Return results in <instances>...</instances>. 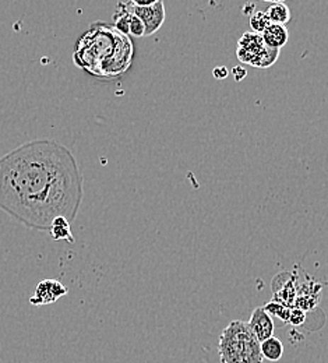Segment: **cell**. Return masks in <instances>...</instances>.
I'll return each instance as SVG.
<instances>
[{
  "label": "cell",
  "mask_w": 328,
  "mask_h": 363,
  "mask_svg": "<svg viewBox=\"0 0 328 363\" xmlns=\"http://www.w3.org/2000/svg\"><path fill=\"white\" fill-rule=\"evenodd\" d=\"M161 0H129V3L132 6H137V7H145V6H152L157 4Z\"/></svg>",
  "instance_id": "16"
},
{
  "label": "cell",
  "mask_w": 328,
  "mask_h": 363,
  "mask_svg": "<svg viewBox=\"0 0 328 363\" xmlns=\"http://www.w3.org/2000/svg\"><path fill=\"white\" fill-rule=\"evenodd\" d=\"M83 196L74 154L55 140H31L0 158V210L24 227L49 232L57 217L74 221Z\"/></svg>",
  "instance_id": "1"
},
{
  "label": "cell",
  "mask_w": 328,
  "mask_h": 363,
  "mask_svg": "<svg viewBox=\"0 0 328 363\" xmlns=\"http://www.w3.org/2000/svg\"><path fill=\"white\" fill-rule=\"evenodd\" d=\"M67 292V288L60 281L44 279L37 285L33 296L30 298V303L34 306L52 305L62 296H64Z\"/></svg>",
  "instance_id": "6"
},
{
  "label": "cell",
  "mask_w": 328,
  "mask_h": 363,
  "mask_svg": "<svg viewBox=\"0 0 328 363\" xmlns=\"http://www.w3.org/2000/svg\"><path fill=\"white\" fill-rule=\"evenodd\" d=\"M266 45L274 49H280L281 50L283 46L288 44L289 40V31L286 28V26L282 24H270L264 33L261 34Z\"/></svg>",
  "instance_id": "8"
},
{
  "label": "cell",
  "mask_w": 328,
  "mask_h": 363,
  "mask_svg": "<svg viewBox=\"0 0 328 363\" xmlns=\"http://www.w3.org/2000/svg\"><path fill=\"white\" fill-rule=\"evenodd\" d=\"M218 354L221 363H264L261 342L243 320H234L224 328Z\"/></svg>",
  "instance_id": "3"
},
{
  "label": "cell",
  "mask_w": 328,
  "mask_h": 363,
  "mask_svg": "<svg viewBox=\"0 0 328 363\" xmlns=\"http://www.w3.org/2000/svg\"><path fill=\"white\" fill-rule=\"evenodd\" d=\"M213 73H214V77L218 79V80H224V79H227V77L230 76V70H228V67H225V66L215 67Z\"/></svg>",
  "instance_id": "14"
},
{
  "label": "cell",
  "mask_w": 328,
  "mask_h": 363,
  "mask_svg": "<svg viewBox=\"0 0 328 363\" xmlns=\"http://www.w3.org/2000/svg\"><path fill=\"white\" fill-rule=\"evenodd\" d=\"M247 323L260 342H263L274 335L273 316L264 309V306L256 308Z\"/></svg>",
  "instance_id": "7"
},
{
  "label": "cell",
  "mask_w": 328,
  "mask_h": 363,
  "mask_svg": "<svg viewBox=\"0 0 328 363\" xmlns=\"http://www.w3.org/2000/svg\"><path fill=\"white\" fill-rule=\"evenodd\" d=\"M236 56L244 65L267 69L276 65L280 57V49L266 45L261 34L247 31L237 41Z\"/></svg>",
  "instance_id": "4"
},
{
  "label": "cell",
  "mask_w": 328,
  "mask_h": 363,
  "mask_svg": "<svg viewBox=\"0 0 328 363\" xmlns=\"http://www.w3.org/2000/svg\"><path fill=\"white\" fill-rule=\"evenodd\" d=\"M261 354L264 359H268L271 362H278L283 355V344L277 337H271L261 342Z\"/></svg>",
  "instance_id": "10"
},
{
  "label": "cell",
  "mask_w": 328,
  "mask_h": 363,
  "mask_svg": "<svg viewBox=\"0 0 328 363\" xmlns=\"http://www.w3.org/2000/svg\"><path fill=\"white\" fill-rule=\"evenodd\" d=\"M232 74H234L236 82H242L247 76V72L242 66H234L232 69Z\"/></svg>",
  "instance_id": "15"
},
{
  "label": "cell",
  "mask_w": 328,
  "mask_h": 363,
  "mask_svg": "<svg viewBox=\"0 0 328 363\" xmlns=\"http://www.w3.org/2000/svg\"><path fill=\"white\" fill-rule=\"evenodd\" d=\"M271 24L268 16H267V11H254L251 16H250V28L253 33H257V34H263L264 30Z\"/></svg>",
  "instance_id": "12"
},
{
  "label": "cell",
  "mask_w": 328,
  "mask_h": 363,
  "mask_svg": "<svg viewBox=\"0 0 328 363\" xmlns=\"http://www.w3.org/2000/svg\"><path fill=\"white\" fill-rule=\"evenodd\" d=\"M303 321H305V313L300 309H295V311L290 309V315H289V320H288L289 324L300 325Z\"/></svg>",
  "instance_id": "13"
},
{
  "label": "cell",
  "mask_w": 328,
  "mask_h": 363,
  "mask_svg": "<svg viewBox=\"0 0 328 363\" xmlns=\"http://www.w3.org/2000/svg\"><path fill=\"white\" fill-rule=\"evenodd\" d=\"M267 16L271 24H282V26H286L292 18V13L283 1L271 3V6L267 9Z\"/></svg>",
  "instance_id": "11"
},
{
  "label": "cell",
  "mask_w": 328,
  "mask_h": 363,
  "mask_svg": "<svg viewBox=\"0 0 328 363\" xmlns=\"http://www.w3.org/2000/svg\"><path fill=\"white\" fill-rule=\"evenodd\" d=\"M129 10L133 11L145 27V37H151L155 33H158L161 30V27L165 23L166 18V13H165V6L164 1H158L157 4L152 6H145V7H137V6H132L130 3H126Z\"/></svg>",
  "instance_id": "5"
},
{
  "label": "cell",
  "mask_w": 328,
  "mask_h": 363,
  "mask_svg": "<svg viewBox=\"0 0 328 363\" xmlns=\"http://www.w3.org/2000/svg\"><path fill=\"white\" fill-rule=\"evenodd\" d=\"M133 57V44L115 26L96 23L80 38L74 63L96 77H115L125 73Z\"/></svg>",
  "instance_id": "2"
},
{
  "label": "cell",
  "mask_w": 328,
  "mask_h": 363,
  "mask_svg": "<svg viewBox=\"0 0 328 363\" xmlns=\"http://www.w3.org/2000/svg\"><path fill=\"white\" fill-rule=\"evenodd\" d=\"M49 233L53 240H67L70 243H74V238L70 230V221L64 217H57L53 220L49 228Z\"/></svg>",
  "instance_id": "9"
},
{
  "label": "cell",
  "mask_w": 328,
  "mask_h": 363,
  "mask_svg": "<svg viewBox=\"0 0 328 363\" xmlns=\"http://www.w3.org/2000/svg\"><path fill=\"white\" fill-rule=\"evenodd\" d=\"M264 1H270V3H280V1H283V3H285V0H264Z\"/></svg>",
  "instance_id": "17"
}]
</instances>
